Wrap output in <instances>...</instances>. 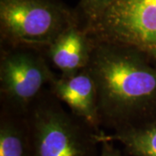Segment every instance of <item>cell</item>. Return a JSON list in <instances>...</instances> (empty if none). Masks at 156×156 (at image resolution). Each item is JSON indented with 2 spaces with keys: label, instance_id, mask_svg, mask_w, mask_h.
Returning <instances> with one entry per match:
<instances>
[{
  "label": "cell",
  "instance_id": "obj_1",
  "mask_svg": "<svg viewBox=\"0 0 156 156\" xmlns=\"http://www.w3.org/2000/svg\"><path fill=\"white\" fill-rule=\"evenodd\" d=\"M93 41L87 68L95 80L101 128L113 132L156 120V67L139 52Z\"/></svg>",
  "mask_w": 156,
  "mask_h": 156
},
{
  "label": "cell",
  "instance_id": "obj_2",
  "mask_svg": "<svg viewBox=\"0 0 156 156\" xmlns=\"http://www.w3.org/2000/svg\"><path fill=\"white\" fill-rule=\"evenodd\" d=\"M32 156H98L97 134L46 89L29 109Z\"/></svg>",
  "mask_w": 156,
  "mask_h": 156
},
{
  "label": "cell",
  "instance_id": "obj_3",
  "mask_svg": "<svg viewBox=\"0 0 156 156\" xmlns=\"http://www.w3.org/2000/svg\"><path fill=\"white\" fill-rule=\"evenodd\" d=\"M77 22L75 9L62 0H0L1 45L44 50Z\"/></svg>",
  "mask_w": 156,
  "mask_h": 156
},
{
  "label": "cell",
  "instance_id": "obj_4",
  "mask_svg": "<svg viewBox=\"0 0 156 156\" xmlns=\"http://www.w3.org/2000/svg\"><path fill=\"white\" fill-rule=\"evenodd\" d=\"M83 25L91 38L134 50L156 67V0H118Z\"/></svg>",
  "mask_w": 156,
  "mask_h": 156
},
{
  "label": "cell",
  "instance_id": "obj_5",
  "mask_svg": "<svg viewBox=\"0 0 156 156\" xmlns=\"http://www.w3.org/2000/svg\"><path fill=\"white\" fill-rule=\"evenodd\" d=\"M1 108L27 114L30 106L56 77L44 50L1 45Z\"/></svg>",
  "mask_w": 156,
  "mask_h": 156
},
{
  "label": "cell",
  "instance_id": "obj_6",
  "mask_svg": "<svg viewBox=\"0 0 156 156\" xmlns=\"http://www.w3.org/2000/svg\"><path fill=\"white\" fill-rule=\"evenodd\" d=\"M49 89L75 116L89 125L96 133L101 131L96 85L88 68L72 76H56Z\"/></svg>",
  "mask_w": 156,
  "mask_h": 156
},
{
  "label": "cell",
  "instance_id": "obj_7",
  "mask_svg": "<svg viewBox=\"0 0 156 156\" xmlns=\"http://www.w3.org/2000/svg\"><path fill=\"white\" fill-rule=\"evenodd\" d=\"M92 45V39L79 21L62 31L44 52L61 76H69L87 67Z\"/></svg>",
  "mask_w": 156,
  "mask_h": 156
},
{
  "label": "cell",
  "instance_id": "obj_8",
  "mask_svg": "<svg viewBox=\"0 0 156 156\" xmlns=\"http://www.w3.org/2000/svg\"><path fill=\"white\" fill-rule=\"evenodd\" d=\"M0 156H32L28 115L0 109Z\"/></svg>",
  "mask_w": 156,
  "mask_h": 156
},
{
  "label": "cell",
  "instance_id": "obj_9",
  "mask_svg": "<svg viewBox=\"0 0 156 156\" xmlns=\"http://www.w3.org/2000/svg\"><path fill=\"white\" fill-rule=\"evenodd\" d=\"M95 137L99 143L103 140L120 143L129 156H156V120L110 134L101 130Z\"/></svg>",
  "mask_w": 156,
  "mask_h": 156
},
{
  "label": "cell",
  "instance_id": "obj_10",
  "mask_svg": "<svg viewBox=\"0 0 156 156\" xmlns=\"http://www.w3.org/2000/svg\"><path fill=\"white\" fill-rule=\"evenodd\" d=\"M118 0H80L75 9L81 23L95 18Z\"/></svg>",
  "mask_w": 156,
  "mask_h": 156
},
{
  "label": "cell",
  "instance_id": "obj_11",
  "mask_svg": "<svg viewBox=\"0 0 156 156\" xmlns=\"http://www.w3.org/2000/svg\"><path fill=\"white\" fill-rule=\"evenodd\" d=\"M99 156H123L122 151L110 141H101Z\"/></svg>",
  "mask_w": 156,
  "mask_h": 156
}]
</instances>
